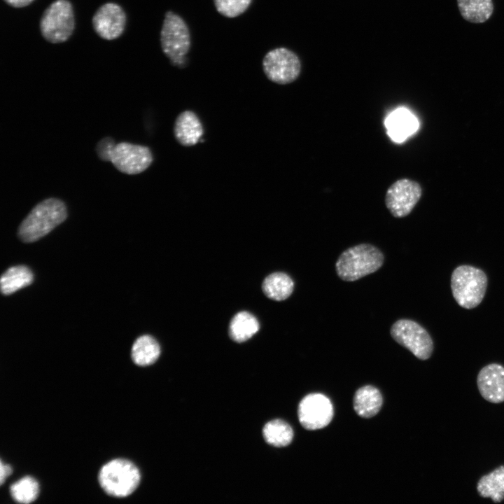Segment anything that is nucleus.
<instances>
[{
    "mask_svg": "<svg viewBox=\"0 0 504 504\" xmlns=\"http://www.w3.org/2000/svg\"><path fill=\"white\" fill-rule=\"evenodd\" d=\"M141 474L138 468L130 461L115 458L105 463L99 470L98 482L108 495L125 498L138 487Z\"/></svg>",
    "mask_w": 504,
    "mask_h": 504,
    "instance_id": "nucleus-3",
    "label": "nucleus"
},
{
    "mask_svg": "<svg viewBox=\"0 0 504 504\" xmlns=\"http://www.w3.org/2000/svg\"><path fill=\"white\" fill-rule=\"evenodd\" d=\"M391 335L420 360H427L432 355L433 342L429 333L414 321L398 320L391 328Z\"/></svg>",
    "mask_w": 504,
    "mask_h": 504,
    "instance_id": "nucleus-8",
    "label": "nucleus"
},
{
    "mask_svg": "<svg viewBox=\"0 0 504 504\" xmlns=\"http://www.w3.org/2000/svg\"><path fill=\"white\" fill-rule=\"evenodd\" d=\"M422 195L421 185L410 178H400L386 190L384 202L387 209L395 218L409 215Z\"/></svg>",
    "mask_w": 504,
    "mask_h": 504,
    "instance_id": "nucleus-9",
    "label": "nucleus"
},
{
    "mask_svg": "<svg viewBox=\"0 0 504 504\" xmlns=\"http://www.w3.org/2000/svg\"><path fill=\"white\" fill-rule=\"evenodd\" d=\"M415 117L407 110L400 108L392 113L386 120V126L390 137L401 142L415 132L418 127Z\"/></svg>",
    "mask_w": 504,
    "mask_h": 504,
    "instance_id": "nucleus-15",
    "label": "nucleus"
},
{
    "mask_svg": "<svg viewBox=\"0 0 504 504\" xmlns=\"http://www.w3.org/2000/svg\"><path fill=\"white\" fill-rule=\"evenodd\" d=\"M384 263L383 253L375 246L361 244L345 250L338 258L336 272L346 281H354L377 271Z\"/></svg>",
    "mask_w": 504,
    "mask_h": 504,
    "instance_id": "nucleus-2",
    "label": "nucleus"
},
{
    "mask_svg": "<svg viewBox=\"0 0 504 504\" xmlns=\"http://www.w3.org/2000/svg\"><path fill=\"white\" fill-rule=\"evenodd\" d=\"M266 77L273 83L287 85L294 82L301 73L298 56L286 48H276L267 52L262 59Z\"/></svg>",
    "mask_w": 504,
    "mask_h": 504,
    "instance_id": "nucleus-7",
    "label": "nucleus"
},
{
    "mask_svg": "<svg viewBox=\"0 0 504 504\" xmlns=\"http://www.w3.org/2000/svg\"><path fill=\"white\" fill-rule=\"evenodd\" d=\"M203 133L202 124L193 111L186 110L177 116L174 126V134L182 146L195 145L201 139Z\"/></svg>",
    "mask_w": 504,
    "mask_h": 504,
    "instance_id": "nucleus-14",
    "label": "nucleus"
},
{
    "mask_svg": "<svg viewBox=\"0 0 504 504\" xmlns=\"http://www.w3.org/2000/svg\"><path fill=\"white\" fill-rule=\"evenodd\" d=\"M153 160V154L148 147L128 142L115 144L111 158L118 170L130 175L144 172Z\"/></svg>",
    "mask_w": 504,
    "mask_h": 504,
    "instance_id": "nucleus-10",
    "label": "nucleus"
},
{
    "mask_svg": "<svg viewBox=\"0 0 504 504\" xmlns=\"http://www.w3.org/2000/svg\"><path fill=\"white\" fill-rule=\"evenodd\" d=\"M0 470V483L2 484L6 478L12 473V468L8 464H4L2 461H1Z\"/></svg>",
    "mask_w": 504,
    "mask_h": 504,
    "instance_id": "nucleus-27",
    "label": "nucleus"
},
{
    "mask_svg": "<svg viewBox=\"0 0 504 504\" xmlns=\"http://www.w3.org/2000/svg\"><path fill=\"white\" fill-rule=\"evenodd\" d=\"M126 22L127 16L123 8L113 2H107L99 6L92 19L95 33L108 41L115 40L122 34Z\"/></svg>",
    "mask_w": 504,
    "mask_h": 504,
    "instance_id": "nucleus-12",
    "label": "nucleus"
},
{
    "mask_svg": "<svg viewBox=\"0 0 504 504\" xmlns=\"http://www.w3.org/2000/svg\"><path fill=\"white\" fill-rule=\"evenodd\" d=\"M383 398L381 392L374 386H365L358 388L354 397V408L363 418H371L381 410Z\"/></svg>",
    "mask_w": 504,
    "mask_h": 504,
    "instance_id": "nucleus-16",
    "label": "nucleus"
},
{
    "mask_svg": "<svg viewBox=\"0 0 504 504\" xmlns=\"http://www.w3.org/2000/svg\"><path fill=\"white\" fill-rule=\"evenodd\" d=\"M487 287V277L482 270L463 265L452 272L451 288L452 295L459 306L472 309L480 304Z\"/></svg>",
    "mask_w": 504,
    "mask_h": 504,
    "instance_id": "nucleus-4",
    "label": "nucleus"
},
{
    "mask_svg": "<svg viewBox=\"0 0 504 504\" xmlns=\"http://www.w3.org/2000/svg\"><path fill=\"white\" fill-rule=\"evenodd\" d=\"M160 354L158 342L150 335H142L134 342L131 357L133 362L139 366H147L154 363Z\"/></svg>",
    "mask_w": 504,
    "mask_h": 504,
    "instance_id": "nucleus-20",
    "label": "nucleus"
},
{
    "mask_svg": "<svg viewBox=\"0 0 504 504\" xmlns=\"http://www.w3.org/2000/svg\"><path fill=\"white\" fill-rule=\"evenodd\" d=\"M66 217V206L62 200L47 198L37 204L22 220L18 227V237L24 242L36 241L64 222Z\"/></svg>",
    "mask_w": 504,
    "mask_h": 504,
    "instance_id": "nucleus-1",
    "label": "nucleus"
},
{
    "mask_svg": "<svg viewBox=\"0 0 504 504\" xmlns=\"http://www.w3.org/2000/svg\"><path fill=\"white\" fill-rule=\"evenodd\" d=\"M10 493L15 502L28 504L37 498L39 493V485L34 477L25 476L10 485Z\"/></svg>",
    "mask_w": 504,
    "mask_h": 504,
    "instance_id": "nucleus-24",
    "label": "nucleus"
},
{
    "mask_svg": "<svg viewBox=\"0 0 504 504\" xmlns=\"http://www.w3.org/2000/svg\"><path fill=\"white\" fill-rule=\"evenodd\" d=\"M480 395L491 403L504 402V367L490 363L482 368L477 377Z\"/></svg>",
    "mask_w": 504,
    "mask_h": 504,
    "instance_id": "nucleus-13",
    "label": "nucleus"
},
{
    "mask_svg": "<svg viewBox=\"0 0 504 504\" xmlns=\"http://www.w3.org/2000/svg\"><path fill=\"white\" fill-rule=\"evenodd\" d=\"M160 44L164 54L174 65L185 64L191 46L190 33L184 20L173 11H167L160 31Z\"/></svg>",
    "mask_w": 504,
    "mask_h": 504,
    "instance_id": "nucleus-6",
    "label": "nucleus"
},
{
    "mask_svg": "<svg viewBox=\"0 0 504 504\" xmlns=\"http://www.w3.org/2000/svg\"><path fill=\"white\" fill-rule=\"evenodd\" d=\"M75 27L74 8L69 0H55L43 11L39 29L43 38L51 43L66 41Z\"/></svg>",
    "mask_w": 504,
    "mask_h": 504,
    "instance_id": "nucleus-5",
    "label": "nucleus"
},
{
    "mask_svg": "<svg viewBox=\"0 0 504 504\" xmlns=\"http://www.w3.org/2000/svg\"><path fill=\"white\" fill-rule=\"evenodd\" d=\"M115 146V141L111 137H105L100 140L96 147V151L99 159L103 161L111 162V155Z\"/></svg>",
    "mask_w": 504,
    "mask_h": 504,
    "instance_id": "nucleus-26",
    "label": "nucleus"
},
{
    "mask_svg": "<svg viewBox=\"0 0 504 504\" xmlns=\"http://www.w3.org/2000/svg\"><path fill=\"white\" fill-rule=\"evenodd\" d=\"M477 491L483 498H490L494 503L501 502L504 499V465L482 476L477 484Z\"/></svg>",
    "mask_w": 504,
    "mask_h": 504,
    "instance_id": "nucleus-17",
    "label": "nucleus"
},
{
    "mask_svg": "<svg viewBox=\"0 0 504 504\" xmlns=\"http://www.w3.org/2000/svg\"><path fill=\"white\" fill-rule=\"evenodd\" d=\"M262 434L267 443L276 447L288 446L293 438L291 426L281 419L267 423L263 428Z\"/></svg>",
    "mask_w": 504,
    "mask_h": 504,
    "instance_id": "nucleus-23",
    "label": "nucleus"
},
{
    "mask_svg": "<svg viewBox=\"0 0 504 504\" xmlns=\"http://www.w3.org/2000/svg\"><path fill=\"white\" fill-rule=\"evenodd\" d=\"M13 8H23L31 4L34 0H4Z\"/></svg>",
    "mask_w": 504,
    "mask_h": 504,
    "instance_id": "nucleus-28",
    "label": "nucleus"
},
{
    "mask_svg": "<svg viewBox=\"0 0 504 504\" xmlns=\"http://www.w3.org/2000/svg\"><path fill=\"white\" fill-rule=\"evenodd\" d=\"M218 13L233 18L244 13L250 6L252 0H213Z\"/></svg>",
    "mask_w": 504,
    "mask_h": 504,
    "instance_id": "nucleus-25",
    "label": "nucleus"
},
{
    "mask_svg": "<svg viewBox=\"0 0 504 504\" xmlns=\"http://www.w3.org/2000/svg\"><path fill=\"white\" fill-rule=\"evenodd\" d=\"M294 281L287 274L274 272L268 275L262 283L265 295L276 301L287 299L293 293Z\"/></svg>",
    "mask_w": 504,
    "mask_h": 504,
    "instance_id": "nucleus-19",
    "label": "nucleus"
},
{
    "mask_svg": "<svg viewBox=\"0 0 504 504\" xmlns=\"http://www.w3.org/2000/svg\"><path fill=\"white\" fill-rule=\"evenodd\" d=\"M33 279V273L27 266L16 265L11 267L1 276V291L5 295H10L31 284Z\"/></svg>",
    "mask_w": 504,
    "mask_h": 504,
    "instance_id": "nucleus-18",
    "label": "nucleus"
},
{
    "mask_svg": "<svg viewBox=\"0 0 504 504\" xmlns=\"http://www.w3.org/2000/svg\"><path fill=\"white\" fill-rule=\"evenodd\" d=\"M457 4L463 18L472 23L484 22L493 11L492 0H457Z\"/></svg>",
    "mask_w": 504,
    "mask_h": 504,
    "instance_id": "nucleus-22",
    "label": "nucleus"
},
{
    "mask_svg": "<svg viewBox=\"0 0 504 504\" xmlns=\"http://www.w3.org/2000/svg\"><path fill=\"white\" fill-rule=\"evenodd\" d=\"M333 407L330 400L321 393H310L300 401L298 414L302 426L309 430L321 429L327 426L333 417Z\"/></svg>",
    "mask_w": 504,
    "mask_h": 504,
    "instance_id": "nucleus-11",
    "label": "nucleus"
},
{
    "mask_svg": "<svg viewBox=\"0 0 504 504\" xmlns=\"http://www.w3.org/2000/svg\"><path fill=\"white\" fill-rule=\"evenodd\" d=\"M259 330L258 319L247 312H240L232 318L229 335L232 340L243 342L249 340Z\"/></svg>",
    "mask_w": 504,
    "mask_h": 504,
    "instance_id": "nucleus-21",
    "label": "nucleus"
}]
</instances>
